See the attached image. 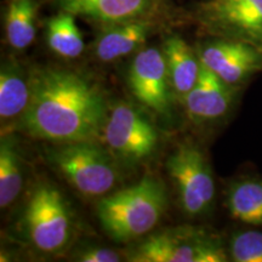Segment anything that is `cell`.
Instances as JSON below:
<instances>
[{"label": "cell", "mask_w": 262, "mask_h": 262, "mask_svg": "<svg viewBox=\"0 0 262 262\" xmlns=\"http://www.w3.org/2000/svg\"><path fill=\"white\" fill-rule=\"evenodd\" d=\"M31 97L16 127L55 143L100 141L110 106L100 85L79 72L37 68L29 73Z\"/></svg>", "instance_id": "1"}, {"label": "cell", "mask_w": 262, "mask_h": 262, "mask_svg": "<svg viewBox=\"0 0 262 262\" xmlns=\"http://www.w3.org/2000/svg\"><path fill=\"white\" fill-rule=\"evenodd\" d=\"M168 208L165 185L155 175L102 196L97 203V217L108 237L118 243L134 241L155 229Z\"/></svg>", "instance_id": "2"}, {"label": "cell", "mask_w": 262, "mask_h": 262, "mask_svg": "<svg viewBox=\"0 0 262 262\" xmlns=\"http://www.w3.org/2000/svg\"><path fill=\"white\" fill-rule=\"evenodd\" d=\"M48 159L66 181L86 198H102L118 182L113 155L98 141L58 143L49 149Z\"/></svg>", "instance_id": "3"}, {"label": "cell", "mask_w": 262, "mask_h": 262, "mask_svg": "<svg viewBox=\"0 0 262 262\" xmlns=\"http://www.w3.org/2000/svg\"><path fill=\"white\" fill-rule=\"evenodd\" d=\"M134 262H225V248L217 238L191 226L153 233L127 255Z\"/></svg>", "instance_id": "4"}, {"label": "cell", "mask_w": 262, "mask_h": 262, "mask_svg": "<svg viewBox=\"0 0 262 262\" xmlns=\"http://www.w3.org/2000/svg\"><path fill=\"white\" fill-rule=\"evenodd\" d=\"M24 219L29 242L41 253H63L71 243L73 221L70 206L58 188L50 183L35 187Z\"/></svg>", "instance_id": "5"}, {"label": "cell", "mask_w": 262, "mask_h": 262, "mask_svg": "<svg viewBox=\"0 0 262 262\" xmlns=\"http://www.w3.org/2000/svg\"><path fill=\"white\" fill-rule=\"evenodd\" d=\"M113 157L134 164L156 153L159 134L145 112L124 101L110 108L102 139Z\"/></svg>", "instance_id": "6"}, {"label": "cell", "mask_w": 262, "mask_h": 262, "mask_svg": "<svg viewBox=\"0 0 262 262\" xmlns=\"http://www.w3.org/2000/svg\"><path fill=\"white\" fill-rule=\"evenodd\" d=\"M166 171L186 215L199 216L210 210L215 198L214 176L198 147L191 143L179 146L166 160Z\"/></svg>", "instance_id": "7"}, {"label": "cell", "mask_w": 262, "mask_h": 262, "mask_svg": "<svg viewBox=\"0 0 262 262\" xmlns=\"http://www.w3.org/2000/svg\"><path fill=\"white\" fill-rule=\"evenodd\" d=\"M203 31L262 50V0H204L195 10Z\"/></svg>", "instance_id": "8"}, {"label": "cell", "mask_w": 262, "mask_h": 262, "mask_svg": "<svg viewBox=\"0 0 262 262\" xmlns=\"http://www.w3.org/2000/svg\"><path fill=\"white\" fill-rule=\"evenodd\" d=\"M127 85L146 110L162 117L171 112L173 93L163 49L143 47L136 52L127 72Z\"/></svg>", "instance_id": "9"}, {"label": "cell", "mask_w": 262, "mask_h": 262, "mask_svg": "<svg viewBox=\"0 0 262 262\" xmlns=\"http://www.w3.org/2000/svg\"><path fill=\"white\" fill-rule=\"evenodd\" d=\"M203 66L232 86L262 70V50L248 42L215 38L196 49Z\"/></svg>", "instance_id": "10"}, {"label": "cell", "mask_w": 262, "mask_h": 262, "mask_svg": "<svg viewBox=\"0 0 262 262\" xmlns=\"http://www.w3.org/2000/svg\"><path fill=\"white\" fill-rule=\"evenodd\" d=\"M64 11L102 26L157 15L163 0H52Z\"/></svg>", "instance_id": "11"}, {"label": "cell", "mask_w": 262, "mask_h": 262, "mask_svg": "<svg viewBox=\"0 0 262 262\" xmlns=\"http://www.w3.org/2000/svg\"><path fill=\"white\" fill-rule=\"evenodd\" d=\"M156 27V15L102 26L94 42L95 56L101 62L129 56L145 47Z\"/></svg>", "instance_id": "12"}, {"label": "cell", "mask_w": 262, "mask_h": 262, "mask_svg": "<svg viewBox=\"0 0 262 262\" xmlns=\"http://www.w3.org/2000/svg\"><path fill=\"white\" fill-rule=\"evenodd\" d=\"M235 89L202 64L201 75L193 89L183 100L188 117L196 123L220 119L233 102Z\"/></svg>", "instance_id": "13"}, {"label": "cell", "mask_w": 262, "mask_h": 262, "mask_svg": "<svg viewBox=\"0 0 262 262\" xmlns=\"http://www.w3.org/2000/svg\"><path fill=\"white\" fill-rule=\"evenodd\" d=\"M162 49L168 66L173 96L180 102H183L201 75V58L196 50L179 35H169L164 40Z\"/></svg>", "instance_id": "14"}, {"label": "cell", "mask_w": 262, "mask_h": 262, "mask_svg": "<svg viewBox=\"0 0 262 262\" xmlns=\"http://www.w3.org/2000/svg\"><path fill=\"white\" fill-rule=\"evenodd\" d=\"M31 97L29 74L15 60L6 61L0 71V120L3 131L15 129L24 116Z\"/></svg>", "instance_id": "15"}, {"label": "cell", "mask_w": 262, "mask_h": 262, "mask_svg": "<svg viewBox=\"0 0 262 262\" xmlns=\"http://www.w3.org/2000/svg\"><path fill=\"white\" fill-rule=\"evenodd\" d=\"M25 163L15 137L3 134L0 142V208L5 209L18 198L24 187Z\"/></svg>", "instance_id": "16"}, {"label": "cell", "mask_w": 262, "mask_h": 262, "mask_svg": "<svg viewBox=\"0 0 262 262\" xmlns=\"http://www.w3.org/2000/svg\"><path fill=\"white\" fill-rule=\"evenodd\" d=\"M38 5L34 0H11L6 9V40L14 50L27 49L37 35Z\"/></svg>", "instance_id": "17"}, {"label": "cell", "mask_w": 262, "mask_h": 262, "mask_svg": "<svg viewBox=\"0 0 262 262\" xmlns=\"http://www.w3.org/2000/svg\"><path fill=\"white\" fill-rule=\"evenodd\" d=\"M47 42L57 56L73 60L84 52L83 34L75 22V16L64 11L51 17L47 24Z\"/></svg>", "instance_id": "18"}, {"label": "cell", "mask_w": 262, "mask_h": 262, "mask_svg": "<svg viewBox=\"0 0 262 262\" xmlns=\"http://www.w3.org/2000/svg\"><path fill=\"white\" fill-rule=\"evenodd\" d=\"M229 214L244 224L262 226V181L244 180L235 182L227 196Z\"/></svg>", "instance_id": "19"}, {"label": "cell", "mask_w": 262, "mask_h": 262, "mask_svg": "<svg viewBox=\"0 0 262 262\" xmlns=\"http://www.w3.org/2000/svg\"><path fill=\"white\" fill-rule=\"evenodd\" d=\"M229 254L235 262H262V232L245 231L234 234Z\"/></svg>", "instance_id": "20"}, {"label": "cell", "mask_w": 262, "mask_h": 262, "mask_svg": "<svg viewBox=\"0 0 262 262\" xmlns=\"http://www.w3.org/2000/svg\"><path fill=\"white\" fill-rule=\"evenodd\" d=\"M78 261L81 262H118L122 256L107 248H88L78 254Z\"/></svg>", "instance_id": "21"}]
</instances>
